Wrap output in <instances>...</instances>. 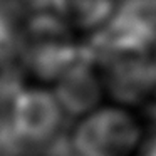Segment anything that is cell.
I'll return each instance as SVG.
<instances>
[{"instance_id":"5b68a950","label":"cell","mask_w":156,"mask_h":156,"mask_svg":"<svg viewBox=\"0 0 156 156\" xmlns=\"http://www.w3.org/2000/svg\"><path fill=\"white\" fill-rule=\"evenodd\" d=\"M59 10L77 27L91 29L101 25L114 14L112 0H62Z\"/></svg>"},{"instance_id":"7a4b0ae2","label":"cell","mask_w":156,"mask_h":156,"mask_svg":"<svg viewBox=\"0 0 156 156\" xmlns=\"http://www.w3.org/2000/svg\"><path fill=\"white\" fill-rule=\"evenodd\" d=\"M143 129L126 106H99L76 119L57 156H134Z\"/></svg>"},{"instance_id":"9c48e42d","label":"cell","mask_w":156,"mask_h":156,"mask_svg":"<svg viewBox=\"0 0 156 156\" xmlns=\"http://www.w3.org/2000/svg\"><path fill=\"white\" fill-rule=\"evenodd\" d=\"M49 156H51V154H49Z\"/></svg>"},{"instance_id":"277c9868","label":"cell","mask_w":156,"mask_h":156,"mask_svg":"<svg viewBox=\"0 0 156 156\" xmlns=\"http://www.w3.org/2000/svg\"><path fill=\"white\" fill-rule=\"evenodd\" d=\"M52 91L57 96L66 114L74 121L98 109L102 96L106 94V87L92 52L71 66L54 82Z\"/></svg>"},{"instance_id":"6da1fadb","label":"cell","mask_w":156,"mask_h":156,"mask_svg":"<svg viewBox=\"0 0 156 156\" xmlns=\"http://www.w3.org/2000/svg\"><path fill=\"white\" fill-rule=\"evenodd\" d=\"M69 119L54 91L22 87L12 109L7 156L22 151H47L55 156L67 138Z\"/></svg>"},{"instance_id":"8992f818","label":"cell","mask_w":156,"mask_h":156,"mask_svg":"<svg viewBox=\"0 0 156 156\" xmlns=\"http://www.w3.org/2000/svg\"><path fill=\"white\" fill-rule=\"evenodd\" d=\"M9 20L10 19L4 12H0V67H12L10 59L19 51L14 30Z\"/></svg>"},{"instance_id":"52a82bcc","label":"cell","mask_w":156,"mask_h":156,"mask_svg":"<svg viewBox=\"0 0 156 156\" xmlns=\"http://www.w3.org/2000/svg\"><path fill=\"white\" fill-rule=\"evenodd\" d=\"M134 156H156V129L149 136L143 138Z\"/></svg>"},{"instance_id":"ba28073f","label":"cell","mask_w":156,"mask_h":156,"mask_svg":"<svg viewBox=\"0 0 156 156\" xmlns=\"http://www.w3.org/2000/svg\"><path fill=\"white\" fill-rule=\"evenodd\" d=\"M25 2H29L32 7L41 9V10H44V9H51V7L59 9L61 4H62V0H25Z\"/></svg>"},{"instance_id":"3957f363","label":"cell","mask_w":156,"mask_h":156,"mask_svg":"<svg viewBox=\"0 0 156 156\" xmlns=\"http://www.w3.org/2000/svg\"><path fill=\"white\" fill-rule=\"evenodd\" d=\"M106 92L126 108L146 106L156 98V57L149 51L118 52L96 59Z\"/></svg>"}]
</instances>
